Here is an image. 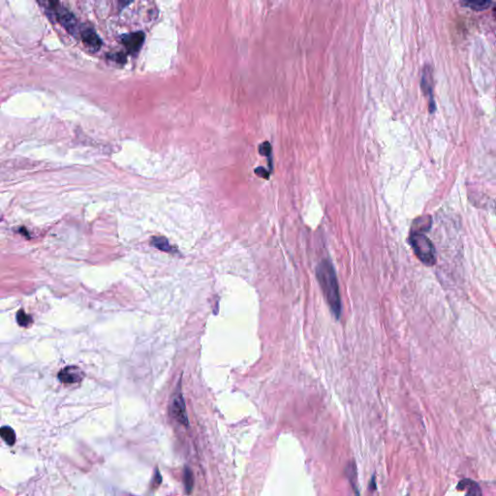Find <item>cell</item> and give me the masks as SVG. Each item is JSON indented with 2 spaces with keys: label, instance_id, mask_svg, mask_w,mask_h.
Returning a JSON list of instances; mask_svg holds the SVG:
<instances>
[{
  "label": "cell",
  "instance_id": "8fae6325",
  "mask_svg": "<svg viewBox=\"0 0 496 496\" xmlns=\"http://www.w3.org/2000/svg\"><path fill=\"white\" fill-rule=\"evenodd\" d=\"M0 437L9 445L13 446L16 443V437L15 432L12 428L8 426H4L0 428Z\"/></svg>",
  "mask_w": 496,
  "mask_h": 496
},
{
  "label": "cell",
  "instance_id": "ba28073f",
  "mask_svg": "<svg viewBox=\"0 0 496 496\" xmlns=\"http://www.w3.org/2000/svg\"><path fill=\"white\" fill-rule=\"evenodd\" d=\"M60 380L64 384L78 383L82 379V373L75 366H67L58 374Z\"/></svg>",
  "mask_w": 496,
  "mask_h": 496
},
{
  "label": "cell",
  "instance_id": "9a60e30c",
  "mask_svg": "<svg viewBox=\"0 0 496 496\" xmlns=\"http://www.w3.org/2000/svg\"><path fill=\"white\" fill-rule=\"evenodd\" d=\"M259 152L260 154L263 155V156H270V154H272V146L268 142H263L260 148H259Z\"/></svg>",
  "mask_w": 496,
  "mask_h": 496
},
{
  "label": "cell",
  "instance_id": "4fadbf2b",
  "mask_svg": "<svg viewBox=\"0 0 496 496\" xmlns=\"http://www.w3.org/2000/svg\"><path fill=\"white\" fill-rule=\"evenodd\" d=\"M492 2L490 1H484V0H482V1H465V2H462V4L473 9V10H476V11H482V10H486L488 8H490V6L492 5Z\"/></svg>",
  "mask_w": 496,
  "mask_h": 496
},
{
  "label": "cell",
  "instance_id": "9c48e42d",
  "mask_svg": "<svg viewBox=\"0 0 496 496\" xmlns=\"http://www.w3.org/2000/svg\"><path fill=\"white\" fill-rule=\"evenodd\" d=\"M458 490H465V496H482L480 486L469 479L462 480L458 486Z\"/></svg>",
  "mask_w": 496,
  "mask_h": 496
},
{
  "label": "cell",
  "instance_id": "5bb4252c",
  "mask_svg": "<svg viewBox=\"0 0 496 496\" xmlns=\"http://www.w3.org/2000/svg\"><path fill=\"white\" fill-rule=\"evenodd\" d=\"M16 319H18V323L20 326H26L30 325L32 321L30 316L28 315L24 311L20 310L18 312V315H16Z\"/></svg>",
  "mask_w": 496,
  "mask_h": 496
},
{
  "label": "cell",
  "instance_id": "8992f818",
  "mask_svg": "<svg viewBox=\"0 0 496 496\" xmlns=\"http://www.w3.org/2000/svg\"><path fill=\"white\" fill-rule=\"evenodd\" d=\"M434 80H432V70L430 66L426 65L422 72V90L426 96H430V110L434 112L435 110V104L432 98V90H434Z\"/></svg>",
  "mask_w": 496,
  "mask_h": 496
},
{
  "label": "cell",
  "instance_id": "7c38bea8",
  "mask_svg": "<svg viewBox=\"0 0 496 496\" xmlns=\"http://www.w3.org/2000/svg\"><path fill=\"white\" fill-rule=\"evenodd\" d=\"M184 484L186 488V492L191 494L194 486V475L190 468L186 467L184 471Z\"/></svg>",
  "mask_w": 496,
  "mask_h": 496
},
{
  "label": "cell",
  "instance_id": "277c9868",
  "mask_svg": "<svg viewBox=\"0 0 496 496\" xmlns=\"http://www.w3.org/2000/svg\"><path fill=\"white\" fill-rule=\"evenodd\" d=\"M50 4L52 5V8L54 9V11L56 13V16L58 20L67 30L69 32H74V31L77 30V20L71 12H69L64 7L60 6V4L56 2H54V3L50 2Z\"/></svg>",
  "mask_w": 496,
  "mask_h": 496
},
{
  "label": "cell",
  "instance_id": "30bf717a",
  "mask_svg": "<svg viewBox=\"0 0 496 496\" xmlns=\"http://www.w3.org/2000/svg\"><path fill=\"white\" fill-rule=\"evenodd\" d=\"M150 244L152 246H154L159 250L165 251V252H174V248L170 246L168 240L163 238V236H154L152 238Z\"/></svg>",
  "mask_w": 496,
  "mask_h": 496
},
{
  "label": "cell",
  "instance_id": "5b68a950",
  "mask_svg": "<svg viewBox=\"0 0 496 496\" xmlns=\"http://www.w3.org/2000/svg\"><path fill=\"white\" fill-rule=\"evenodd\" d=\"M122 42L131 54H135L142 48L144 42V33L142 31L125 34L122 37Z\"/></svg>",
  "mask_w": 496,
  "mask_h": 496
},
{
  "label": "cell",
  "instance_id": "3957f363",
  "mask_svg": "<svg viewBox=\"0 0 496 496\" xmlns=\"http://www.w3.org/2000/svg\"><path fill=\"white\" fill-rule=\"evenodd\" d=\"M170 414L180 424L187 426H188V417L186 413V402L184 400V396L178 388V392L174 396L170 402Z\"/></svg>",
  "mask_w": 496,
  "mask_h": 496
},
{
  "label": "cell",
  "instance_id": "7a4b0ae2",
  "mask_svg": "<svg viewBox=\"0 0 496 496\" xmlns=\"http://www.w3.org/2000/svg\"><path fill=\"white\" fill-rule=\"evenodd\" d=\"M432 219L430 216L418 218L412 227L409 236V242L418 260L428 266L436 263V250L432 240L424 232L430 227Z\"/></svg>",
  "mask_w": 496,
  "mask_h": 496
},
{
  "label": "cell",
  "instance_id": "2e32d148",
  "mask_svg": "<svg viewBox=\"0 0 496 496\" xmlns=\"http://www.w3.org/2000/svg\"><path fill=\"white\" fill-rule=\"evenodd\" d=\"M255 172H256V174H257V176H259L263 178L264 180H268V178H270V174L268 172V170H264V169L262 168V167H261V168H257V169L255 170Z\"/></svg>",
  "mask_w": 496,
  "mask_h": 496
},
{
  "label": "cell",
  "instance_id": "52a82bcc",
  "mask_svg": "<svg viewBox=\"0 0 496 496\" xmlns=\"http://www.w3.org/2000/svg\"><path fill=\"white\" fill-rule=\"evenodd\" d=\"M82 40L84 44L92 52H97L102 46V40L97 35V33L90 28H86L80 32Z\"/></svg>",
  "mask_w": 496,
  "mask_h": 496
},
{
  "label": "cell",
  "instance_id": "ac0fdd59",
  "mask_svg": "<svg viewBox=\"0 0 496 496\" xmlns=\"http://www.w3.org/2000/svg\"><path fill=\"white\" fill-rule=\"evenodd\" d=\"M161 480H162V478H161V474H160V472H158V471H157V472H156V474H155L154 482V488L158 486L161 484Z\"/></svg>",
  "mask_w": 496,
  "mask_h": 496
},
{
  "label": "cell",
  "instance_id": "e0dca14e",
  "mask_svg": "<svg viewBox=\"0 0 496 496\" xmlns=\"http://www.w3.org/2000/svg\"><path fill=\"white\" fill-rule=\"evenodd\" d=\"M112 58H114L116 62H118V63H120V62L124 63L126 62V58L122 56V54H116L114 56H112Z\"/></svg>",
  "mask_w": 496,
  "mask_h": 496
},
{
  "label": "cell",
  "instance_id": "6da1fadb",
  "mask_svg": "<svg viewBox=\"0 0 496 496\" xmlns=\"http://www.w3.org/2000/svg\"><path fill=\"white\" fill-rule=\"evenodd\" d=\"M316 278L324 293L328 306L334 316L338 319L341 315L340 286L334 268L330 261L324 259L317 266Z\"/></svg>",
  "mask_w": 496,
  "mask_h": 496
}]
</instances>
